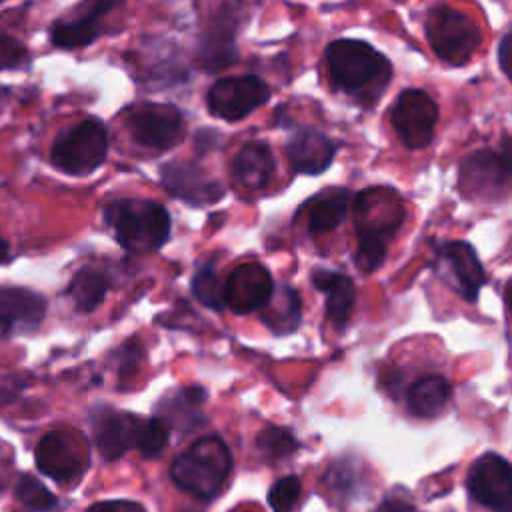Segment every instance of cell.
<instances>
[{
	"mask_svg": "<svg viewBox=\"0 0 512 512\" xmlns=\"http://www.w3.org/2000/svg\"><path fill=\"white\" fill-rule=\"evenodd\" d=\"M324 60L332 86L362 106H374L392 78L390 60L364 40H334L326 46Z\"/></svg>",
	"mask_w": 512,
	"mask_h": 512,
	"instance_id": "1",
	"label": "cell"
},
{
	"mask_svg": "<svg viewBox=\"0 0 512 512\" xmlns=\"http://www.w3.org/2000/svg\"><path fill=\"white\" fill-rule=\"evenodd\" d=\"M402 198L384 186L366 188L354 198V222L358 232L356 264L362 272H374L388 254V240L404 222Z\"/></svg>",
	"mask_w": 512,
	"mask_h": 512,
	"instance_id": "2",
	"label": "cell"
},
{
	"mask_svg": "<svg viewBox=\"0 0 512 512\" xmlns=\"http://www.w3.org/2000/svg\"><path fill=\"white\" fill-rule=\"evenodd\" d=\"M232 472V452L218 436H202L192 442L170 466V478L182 492L198 498H216Z\"/></svg>",
	"mask_w": 512,
	"mask_h": 512,
	"instance_id": "3",
	"label": "cell"
},
{
	"mask_svg": "<svg viewBox=\"0 0 512 512\" xmlns=\"http://www.w3.org/2000/svg\"><path fill=\"white\" fill-rule=\"evenodd\" d=\"M104 220L114 230L118 244L134 254L152 252L170 236L168 210L148 198H118L104 206Z\"/></svg>",
	"mask_w": 512,
	"mask_h": 512,
	"instance_id": "4",
	"label": "cell"
},
{
	"mask_svg": "<svg viewBox=\"0 0 512 512\" xmlns=\"http://www.w3.org/2000/svg\"><path fill=\"white\" fill-rule=\"evenodd\" d=\"M108 154V130L102 120L86 118L64 130L50 148V162L68 176H88Z\"/></svg>",
	"mask_w": 512,
	"mask_h": 512,
	"instance_id": "5",
	"label": "cell"
},
{
	"mask_svg": "<svg viewBox=\"0 0 512 512\" xmlns=\"http://www.w3.org/2000/svg\"><path fill=\"white\" fill-rule=\"evenodd\" d=\"M424 30L432 52L450 66L466 64L482 44L476 22L446 4L430 8Z\"/></svg>",
	"mask_w": 512,
	"mask_h": 512,
	"instance_id": "6",
	"label": "cell"
},
{
	"mask_svg": "<svg viewBox=\"0 0 512 512\" xmlns=\"http://www.w3.org/2000/svg\"><path fill=\"white\" fill-rule=\"evenodd\" d=\"M510 184V144L502 150L480 148L460 162L458 188L466 198L494 200L506 194Z\"/></svg>",
	"mask_w": 512,
	"mask_h": 512,
	"instance_id": "7",
	"label": "cell"
},
{
	"mask_svg": "<svg viewBox=\"0 0 512 512\" xmlns=\"http://www.w3.org/2000/svg\"><path fill=\"white\" fill-rule=\"evenodd\" d=\"M36 468L60 484H72L90 466L86 440L70 430H52L40 438L34 450Z\"/></svg>",
	"mask_w": 512,
	"mask_h": 512,
	"instance_id": "8",
	"label": "cell"
},
{
	"mask_svg": "<svg viewBox=\"0 0 512 512\" xmlns=\"http://www.w3.org/2000/svg\"><path fill=\"white\" fill-rule=\"evenodd\" d=\"M270 100V86L254 74L226 76L206 92V106L212 116L236 122Z\"/></svg>",
	"mask_w": 512,
	"mask_h": 512,
	"instance_id": "9",
	"label": "cell"
},
{
	"mask_svg": "<svg viewBox=\"0 0 512 512\" xmlns=\"http://www.w3.org/2000/svg\"><path fill=\"white\" fill-rule=\"evenodd\" d=\"M390 120L400 142L410 150H420L434 140L438 104L428 92L408 88L398 94L390 110Z\"/></svg>",
	"mask_w": 512,
	"mask_h": 512,
	"instance_id": "10",
	"label": "cell"
},
{
	"mask_svg": "<svg viewBox=\"0 0 512 512\" xmlns=\"http://www.w3.org/2000/svg\"><path fill=\"white\" fill-rule=\"evenodd\" d=\"M126 130L138 146L162 152L182 138L184 116L172 104L144 102L128 112Z\"/></svg>",
	"mask_w": 512,
	"mask_h": 512,
	"instance_id": "11",
	"label": "cell"
},
{
	"mask_svg": "<svg viewBox=\"0 0 512 512\" xmlns=\"http://www.w3.org/2000/svg\"><path fill=\"white\" fill-rule=\"evenodd\" d=\"M434 266L438 276L468 302L476 300L480 288L486 282V274L476 250L464 240L438 244Z\"/></svg>",
	"mask_w": 512,
	"mask_h": 512,
	"instance_id": "12",
	"label": "cell"
},
{
	"mask_svg": "<svg viewBox=\"0 0 512 512\" xmlns=\"http://www.w3.org/2000/svg\"><path fill=\"white\" fill-rule=\"evenodd\" d=\"M238 24H240V12L236 10L234 4H222L208 18L196 50V62L202 70L218 72L236 62Z\"/></svg>",
	"mask_w": 512,
	"mask_h": 512,
	"instance_id": "13",
	"label": "cell"
},
{
	"mask_svg": "<svg viewBox=\"0 0 512 512\" xmlns=\"http://www.w3.org/2000/svg\"><path fill=\"white\" fill-rule=\"evenodd\" d=\"M510 474V462L504 456L486 452L468 470V492L478 504L494 512H512Z\"/></svg>",
	"mask_w": 512,
	"mask_h": 512,
	"instance_id": "14",
	"label": "cell"
},
{
	"mask_svg": "<svg viewBox=\"0 0 512 512\" xmlns=\"http://www.w3.org/2000/svg\"><path fill=\"white\" fill-rule=\"evenodd\" d=\"M274 292V280L258 262L238 264L224 280V306L236 314L258 312Z\"/></svg>",
	"mask_w": 512,
	"mask_h": 512,
	"instance_id": "15",
	"label": "cell"
},
{
	"mask_svg": "<svg viewBox=\"0 0 512 512\" xmlns=\"http://www.w3.org/2000/svg\"><path fill=\"white\" fill-rule=\"evenodd\" d=\"M160 182L164 190L192 206L214 204L224 196L220 182L210 178L196 162L174 160L160 166Z\"/></svg>",
	"mask_w": 512,
	"mask_h": 512,
	"instance_id": "16",
	"label": "cell"
},
{
	"mask_svg": "<svg viewBox=\"0 0 512 512\" xmlns=\"http://www.w3.org/2000/svg\"><path fill=\"white\" fill-rule=\"evenodd\" d=\"M124 0H82L74 18L58 20L50 26V42L56 48L76 50L92 44L100 34V22Z\"/></svg>",
	"mask_w": 512,
	"mask_h": 512,
	"instance_id": "17",
	"label": "cell"
},
{
	"mask_svg": "<svg viewBox=\"0 0 512 512\" xmlns=\"http://www.w3.org/2000/svg\"><path fill=\"white\" fill-rule=\"evenodd\" d=\"M46 314L42 294L22 286L0 284V338L36 330Z\"/></svg>",
	"mask_w": 512,
	"mask_h": 512,
	"instance_id": "18",
	"label": "cell"
},
{
	"mask_svg": "<svg viewBox=\"0 0 512 512\" xmlns=\"http://www.w3.org/2000/svg\"><path fill=\"white\" fill-rule=\"evenodd\" d=\"M336 146L320 130L308 126L292 128L286 140V156L292 168L300 174H322L334 160Z\"/></svg>",
	"mask_w": 512,
	"mask_h": 512,
	"instance_id": "19",
	"label": "cell"
},
{
	"mask_svg": "<svg viewBox=\"0 0 512 512\" xmlns=\"http://www.w3.org/2000/svg\"><path fill=\"white\" fill-rule=\"evenodd\" d=\"M138 416L114 408H96L92 412V432L100 456L108 462L118 460L128 448L134 446Z\"/></svg>",
	"mask_w": 512,
	"mask_h": 512,
	"instance_id": "20",
	"label": "cell"
},
{
	"mask_svg": "<svg viewBox=\"0 0 512 512\" xmlns=\"http://www.w3.org/2000/svg\"><path fill=\"white\" fill-rule=\"evenodd\" d=\"M276 170V160L268 144L246 142L232 160V172L236 180L248 190L264 188Z\"/></svg>",
	"mask_w": 512,
	"mask_h": 512,
	"instance_id": "21",
	"label": "cell"
},
{
	"mask_svg": "<svg viewBox=\"0 0 512 512\" xmlns=\"http://www.w3.org/2000/svg\"><path fill=\"white\" fill-rule=\"evenodd\" d=\"M312 284L316 290L326 294V312L330 320L344 326L356 300V288L352 280L336 270L318 268L312 272Z\"/></svg>",
	"mask_w": 512,
	"mask_h": 512,
	"instance_id": "22",
	"label": "cell"
},
{
	"mask_svg": "<svg viewBox=\"0 0 512 512\" xmlns=\"http://www.w3.org/2000/svg\"><path fill=\"white\" fill-rule=\"evenodd\" d=\"M450 382L440 374H428L418 378L406 392L408 408L418 418L438 416L450 400Z\"/></svg>",
	"mask_w": 512,
	"mask_h": 512,
	"instance_id": "23",
	"label": "cell"
},
{
	"mask_svg": "<svg viewBox=\"0 0 512 512\" xmlns=\"http://www.w3.org/2000/svg\"><path fill=\"white\" fill-rule=\"evenodd\" d=\"M352 194L346 188H328L308 204V230L324 234L342 224L348 214Z\"/></svg>",
	"mask_w": 512,
	"mask_h": 512,
	"instance_id": "24",
	"label": "cell"
},
{
	"mask_svg": "<svg viewBox=\"0 0 512 512\" xmlns=\"http://www.w3.org/2000/svg\"><path fill=\"white\" fill-rule=\"evenodd\" d=\"M300 308L302 306L296 290L288 284H282L278 292H272L270 300L260 312V318L274 334H288L294 332L302 320Z\"/></svg>",
	"mask_w": 512,
	"mask_h": 512,
	"instance_id": "25",
	"label": "cell"
},
{
	"mask_svg": "<svg viewBox=\"0 0 512 512\" xmlns=\"http://www.w3.org/2000/svg\"><path fill=\"white\" fill-rule=\"evenodd\" d=\"M108 290H110L108 274L98 268L86 266L74 274V278L68 284L66 296L70 298V302L78 312L88 314L102 304Z\"/></svg>",
	"mask_w": 512,
	"mask_h": 512,
	"instance_id": "26",
	"label": "cell"
},
{
	"mask_svg": "<svg viewBox=\"0 0 512 512\" xmlns=\"http://www.w3.org/2000/svg\"><path fill=\"white\" fill-rule=\"evenodd\" d=\"M170 438V428L160 416L152 418H140L136 422V432H134V450H138L144 458H154L164 452L168 446Z\"/></svg>",
	"mask_w": 512,
	"mask_h": 512,
	"instance_id": "27",
	"label": "cell"
},
{
	"mask_svg": "<svg viewBox=\"0 0 512 512\" xmlns=\"http://www.w3.org/2000/svg\"><path fill=\"white\" fill-rule=\"evenodd\" d=\"M14 498L18 500L20 506L32 512H50V510H56L58 506V498L38 478L30 474H22L16 480Z\"/></svg>",
	"mask_w": 512,
	"mask_h": 512,
	"instance_id": "28",
	"label": "cell"
},
{
	"mask_svg": "<svg viewBox=\"0 0 512 512\" xmlns=\"http://www.w3.org/2000/svg\"><path fill=\"white\" fill-rule=\"evenodd\" d=\"M192 294L208 308L222 310L224 308V282L214 270V264H202L192 276Z\"/></svg>",
	"mask_w": 512,
	"mask_h": 512,
	"instance_id": "29",
	"label": "cell"
},
{
	"mask_svg": "<svg viewBox=\"0 0 512 512\" xmlns=\"http://www.w3.org/2000/svg\"><path fill=\"white\" fill-rule=\"evenodd\" d=\"M296 446L298 442L288 428L268 426L256 436V448L268 460H280L284 456H290L296 450Z\"/></svg>",
	"mask_w": 512,
	"mask_h": 512,
	"instance_id": "30",
	"label": "cell"
},
{
	"mask_svg": "<svg viewBox=\"0 0 512 512\" xmlns=\"http://www.w3.org/2000/svg\"><path fill=\"white\" fill-rule=\"evenodd\" d=\"M302 484L296 476H284L276 480L268 490V504L274 512H290L298 502Z\"/></svg>",
	"mask_w": 512,
	"mask_h": 512,
	"instance_id": "31",
	"label": "cell"
},
{
	"mask_svg": "<svg viewBox=\"0 0 512 512\" xmlns=\"http://www.w3.org/2000/svg\"><path fill=\"white\" fill-rule=\"evenodd\" d=\"M28 62V50L14 36L0 32V70L22 68Z\"/></svg>",
	"mask_w": 512,
	"mask_h": 512,
	"instance_id": "32",
	"label": "cell"
},
{
	"mask_svg": "<svg viewBox=\"0 0 512 512\" xmlns=\"http://www.w3.org/2000/svg\"><path fill=\"white\" fill-rule=\"evenodd\" d=\"M88 512H146V510L132 500H104V502L92 504Z\"/></svg>",
	"mask_w": 512,
	"mask_h": 512,
	"instance_id": "33",
	"label": "cell"
},
{
	"mask_svg": "<svg viewBox=\"0 0 512 512\" xmlns=\"http://www.w3.org/2000/svg\"><path fill=\"white\" fill-rule=\"evenodd\" d=\"M374 512H416L414 506L402 498H386L378 504V508Z\"/></svg>",
	"mask_w": 512,
	"mask_h": 512,
	"instance_id": "34",
	"label": "cell"
},
{
	"mask_svg": "<svg viewBox=\"0 0 512 512\" xmlns=\"http://www.w3.org/2000/svg\"><path fill=\"white\" fill-rule=\"evenodd\" d=\"M510 38H512V34L510 32H506L504 36H502V40H500V46H498V64H500V68H502V72L508 76L510 74V70H508V64H510Z\"/></svg>",
	"mask_w": 512,
	"mask_h": 512,
	"instance_id": "35",
	"label": "cell"
},
{
	"mask_svg": "<svg viewBox=\"0 0 512 512\" xmlns=\"http://www.w3.org/2000/svg\"><path fill=\"white\" fill-rule=\"evenodd\" d=\"M10 260V250H8V242L2 238L0 234V264H6Z\"/></svg>",
	"mask_w": 512,
	"mask_h": 512,
	"instance_id": "36",
	"label": "cell"
},
{
	"mask_svg": "<svg viewBox=\"0 0 512 512\" xmlns=\"http://www.w3.org/2000/svg\"><path fill=\"white\" fill-rule=\"evenodd\" d=\"M0 2H2V0H0Z\"/></svg>",
	"mask_w": 512,
	"mask_h": 512,
	"instance_id": "37",
	"label": "cell"
}]
</instances>
